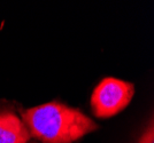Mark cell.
<instances>
[{
	"label": "cell",
	"mask_w": 154,
	"mask_h": 143,
	"mask_svg": "<svg viewBox=\"0 0 154 143\" xmlns=\"http://www.w3.org/2000/svg\"><path fill=\"white\" fill-rule=\"evenodd\" d=\"M22 117L29 133L43 143H72L98 128L79 110L58 102L26 110Z\"/></svg>",
	"instance_id": "cell-1"
},
{
	"label": "cell",
	"mask_w": 154,
	"mask_h": 143,
	"mask_svg": "<svg viewBox=\"0 0 154 143\" xmlns=\"http://www.w3.org/2000/svg\"><path fill=\"white\" fill-rule=\"evenodd\" d=\"M132 96V84L115 78H106L93 92L91 107L97 117L108 118L122 111L130 103Z\"/></svg>",
	"instance_id": "cell-2"
},
{
	"label": "cell",
	"mask_w": 154,
	"mask_h": 143,
	"mask_svg": "<svg viewBox=\"0 0 154 143\" xmlns=\"http://www.w3.org/2000/svg\"><path fill=\"white\" fill-rule=\"evenodd\" d=\"M30 133L15 113L0 112V143H28Z\"/></svg>",
	"instance_id": "cell-3"
},
{
	"label": "cell",
	"mask_w": 154,
	"mask_h": 143,
	"mask_svg": "<svg viewBox=\"0 0 154 143\" xmlns=\"http://www.w3.org/2000/svg\"><path fill=\"white\" fill-rule=\"evenodd\" d=\"M139 143H154V130H153V124H151L149 128L146 130V132L143 134L140 137Z\"/></svg>",
	"instance_id": "cell-4"
}]
</instances>
